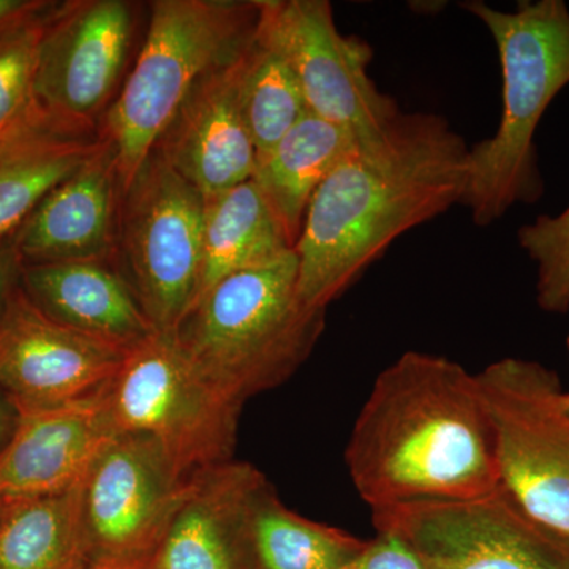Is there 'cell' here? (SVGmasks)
Instances as JSON below:
<instances>
[{
	"label": "cell",
	"instance_id": "1",
	"mask_svg": "<svg viewBox=\"0 0 569 569\" xmlns=\"http://www.w3.org/2000/svg\"><path fill=\"white\" fill-rule=\"evenodd\" d=\"M470 146L443 116L400 110L356 138L307 209L298 291L328 309L396 239L462 203Z\"/></svg>",
	"mask_w": 569,
	"mask_h": 569
},
{
	"label": "cell",
	"instance_id": "2",
	"mask_svg": "<svg viewBox=\"0 0 569 569\" xmlns=\"http://www.w3.org/2000/svg\"><path fill=\"white\" fill-rule=\"evenodd\" d=\"M346 462L372 511L496 493V432L477 373L445 356H400L359 411Z\"/></svg>",
	"mask_w": 569,
	"mask_h": 569
},
{
	"label": "cell",
	"instance_id": "3",
	"mask_svg": "<svg viewBox=\"0 0 569 569\" xmlns=\"http://www.w3.org/2000/svg\"><path fill=\"white\" fill-rule=\"evenodd\" d=\"M462 9L486 26L498 51L503 110L497 132L471 146L462 206L478 227L545 192L535 133L549 104L569 84V10L563 0L519 2L516 11L481 0Z\"/></svg>",
	"mask_w": 569,
	"mask_h": 569
},
{
	"label": "cell",
	"instance_id": "4",
	"mask_svg": "<svg viewBox=\"0 0 569 569\" xmlns=\"http://www.w3.org/2000/svg\"><path fill=\"white\" fill-rule=\"evenodd\" d=\"M326 313L299 296L293 249L213 284L173 335L193 369L242 408L305 365L323 335Z\"/></svg>",
	"mask_w": 569,
	"mask_h": 569
},
{
	"label": "cell",
	"instance_id": "5",
	"mask_svg": "<svg viewBox=\"0 0 569 569\" xmlns=\"http://www.w3.org/2000/svg\"><path fill=\"white\" fill-rule=\"evenodd\" d=\"M258 0H156L137 62L99 122L122 190L201 78L253 40Z\"/></svg>",
	"mask_w": 569,
	"mask_h": 569
},
{
	"label": "cell",
	"instance_id": "6",
	"mask_svg": "<svg viewBox=\"0 0 569 569\" xmlns=\"http://www.w3.org/2000/svg\"><path fill=\"white\" fill-rule=\"evenodd\" d=\"M204 208L157 151L122 190L112 266L157 332H174L200 299Z\"/></svg>",
	"mask_w": 569,
	"mask_h": 569
},
{
	"label": "cell",
	"instance_id": "7",
	"mask_svg": "<svg viewBox=\"0 0 569 569\" xmlns=\"http://www.w3.org/2000/svg\"><path fill=\"white\" fill-rule=\"evenodd\" d=\"M118 436H144L183 478L233 460L241 407L187 361L173 332L133 348L103 388Z\"/></svg>",
	"mask_w": 569,
	"mask_h": 569
},
{
	"label": "cell",
	"instance_id": "8",
	"mask_svg": "<svg viewBox=\"0 0 569 569\" xmlns=\"http://www.w3.org/2000/svg\"><path fill=\"white\" fill-rule=\"evenodd\" d=\"M477 380L496 432L501 490L535 522L569 539V417L559 373L503 358Z\"/></svg>",
	"mask_w": 569,
	"mask_h": 569
},
{
	"label": "cell",
	"instance_id": "9",
	"mask_svg": "<svg viewBox=\"0 0 569 569\" xmlns=\"http://www.w3.org/2000/svg\"><path fill=\"white\" fill-rule=\"evenodd\" d=\"M257 37L290 66L318 118L367 137L400 111L370 78L369 44L339 32L328 0H258Z\"/></svg>",
	"mask_w": 569,
	"mask_h": 569
},
{
	"label": "cell",
	"instance_id": "10",
	"mask_svg": "<svg viewBox=\"0 0 569 569\" xmlns=\"http://www.w3.org/2000/svg\"><path fill=\"white\" fill-rule=\"evenodd\" d=\"M426 569H569V539L535 522L503 492L471 501H419L373 509Z\"/></svg>",
	"mask_w": 569,
	"mask_h": 569
},
{
	"label": "cell",
	"instance_id": "11",
	"mask_svg": "<svg viewBox=\"0 0 569 569\" xmlns=\"http://www.w3.org/2000/svg\"><path fill=\"white\" fill-rule=\"evenodd\" d=\"M190 479L144 436H118L82 482V526L89 561L148 567Z\"/></svg>",
	"mask_w": 569,
	"mask_h": 569
},
{
	"label": "cell",
	"instance_id": "12",
	"mask_svg": "<svg viewBox=\"0 0 569 569\" xmlns=\"http://www.w3.org/2000/svg\"><path fill=\"white\" fill-rule=\"evenodd\" d=\"M127 0L56 2L41 37L37 104L59 121L99 127L121 81L134 32Z\"/></svg>",
	"mask_w": 569,
	"mask_h": 569
},
{
	"label": "cell",
	"instance_id": "13",
	"mask_svg": "<svg viewBox=\"0 0 569 569\" xmlns=\"http://www.w3.org/2000/svg\"><path fill=\"white\" fill-rule=\"evenodd\" d=\"M130 351L52 320L20 283L0 316V389L13 406L74 402L102 391Z\"/></svg>",
	"mask_w": 569,
	"mask_h": 569
},
{
	"label": "cell",
	"instance_id": "14",
	"mask_svg": "<svg viewBox=\"0 0 569 569\" xmlns=\"http://www.w3.org/2000/svg\"><path fill=\"white\" fill-rule=\"evenodd\" d=\"M13 408L17 425L0 451V501L77 489L118 437L103 389L61 406Z\"/></svg>",
	"mask_w": 569,
	"mask_h": 569
},
{
	"label": "cell",
	"instance_id": "15",
	"mask_svg": "<svg viewBox=\"0 0 569 569\" xmlns=\"http://www.w3.org/2000/svg\"><path fill=\"white\" fill-rule=\"evenodd\" d=\"M249 44L193 86L153 149L206 198L250 181L257 164L239 96Z\"/></svg>",
	"mask_w": 569,
	"mask_h": 569
},
{
	"label": "cell",
	"instance_id": "16",
	"mask_svg": "<svg viewBox=\"0 0 569 569\" xmlns=\"http://www.w3.org/2000/svg\"><path fill=\"white\" fill-rule=\"evenodd\" d=\"M268 485L252 463L234 460L193 475L148 569H246L250 518Z\"/></svg>",
	"mask_w": 569,
	"mask_h": 569
},
{
	"label": "cell",
	"instance_id": "17",
	"mask_svg": "<svg viewBox=\"0 0 569 569\" xmlns=\"http://www.w3.org/2000/svg\"><path fill=\"white\" fill-rule=\"evenodd\" d=\"M121 194L114 153L104 141L102 151L51 190L11 233L24 264L99 261L112 266Z\"/></svg>",
	"mask_w": 569,
	"mask_h": 569
},
{
	"label": "cell",
	"instance_id": "18",
	"mask_svg": "<svg viewBox=\"0 0 569 569\" xmlns=\"http://www.w3.org/2000/svg\"><path fill=\"white\" fill-rule=\"evenodd\" d=\"M22 290L48 317L133 350L157 335L114 266L99 261L24 264Z\"/></svg>",
	"mask_w": 569,
	"mask_h": 569
},
{
	"label": "cell",
	"instance_id": "19",
	"mask_svg": "<svg viewBox=\"0 0 569 569\" xmlns=\"http://www.w3.org/2000/svg\"><path fill=\"white\" fill-rule=\"evenodd\" d=\"M103 146L99 127L59 121L41 108L0 134V239L14 233L51 190Z\"/></svg>",
	"mask_w": 569,
	"mask_h": 569
},
{
	"label": "cell",
	"instance_id": "20",
	"mask_svg": "<svg viewBox=\"0 0 569 569\" xmlns=\"http://www.w3.org/2000/svg\"><path fill=\"white\" fill-rule=\"evenodd\" d=\"M356 138L346 127L307 112L271 149L258 153L252 181L279 217L293 249L313 194Z\"/></svg>",
	"mask_w": 569,
	"mask_h": 569
},
{
	"label": "cell",
	"instance_id": "21",
	"mask_svg": "<svg viewBox=\"0 0 569 569\" xmlns=\"http://www.w3.org/2000/svg\"><path fill=\"white\" fill-rule=\"evenodd\" d=\"M290 250L282 222L252 179L206 198L200 298L224 277L272 263Z\"/></svg>",
	"mask_w": 569,
	"mask_h": 569
},
{
	"label": "cell",
	"instance_id": "22",
	"mask_svg": "<svg viewBox=\"0 0 569 569\" xmlns=\"http://www.w3.org/2000/svg\"><path fill=\"white\" fill-rule=\"evenodd\" d=\"M82 485L61 496L0 505V569H82L89 563Z\"/></svg>",
	"mask_w": 569,
	"mask_h": 569
},
{
	"label": "cell",
	"instance_id": "23",
	"mask_svg": "<svg viewBox=\"0 0 569 569\" xmlns=\"http://www.w3.org/2000/svg\"><path fill=\"white\" fill-rule=\"evenodd\" d=\"M249 546L258 569H342L365 541L296 515L268 485L254 501Z\"/></svg>",
	"mask_w": 569,
	"mask_h": 569
},
{
	"label": "cell",
	"instance_id": "24",
	"mask_svg": "<svg viewBox=\"0 0 569 569\" xmlns=\"http://www.w3.org/2000/svg\"><path fill=\"white\" fill-rule=\"evenodd\" d=\"M239 96L257 156L271 149L309 112L290 66L258 39L257 31L242 61Z\"/></svg>",
	"mask_w": 569,
	"mask_h": 569
},
{
	"label": "cell",
	"instance_id": "25",
	"mask_svg": "<svg viewBox=\"0 0 569 569\" xmlns=\"http://www.w3.org/2000/svg\"><path fill=\"white\" fill-rule=\"evenodd\" d=\"M47 9L0 33V134L9 132L39 110L36 77Z\"/></svg>",
	"mask_w": 569,
	"mask_h": 569
},
{
	"label": "cell",
	"instance_id": "26",
	"mask_svg": "<svg viewBox=\"0 0 569 569\" xmlns=\"http://www.w3.org/2000/svg\"><path fill=\"white\" fill-rule=\"evenodd\" d=\"M520 249L537 264V302L545 312H569V206L559 216H539L518 231Z\"/></svg>",
	"mask_w": 569,
	"mask_h": 569
},
{
	"label": "cell",
	"instance_id": "27",
	"mask_svg": "<svg viewBox=\"0 0 569 569\" xmlns=\"http://www.w3.org/2000/svg\"><path fill=\"white\" fill-rule=\"evenodd\" d=\"M377 531V538L365 541L361 550L342 569H426L406 539L395 531Z\"/></svg>",
	"mask_w": 569,
	"mask_h": 569
},
{
	"label": "cell",
	"instance_id": "28",
	"mask_svg": "<svg viewBox=\"0 0 569 569\" xmlns=\"http://www.w3.org/2000/svg\"><path fill=\"white\" fill-rule=\"evenodd\" d=\"M22 269L24 261L14 247L11 234L0 239V316L6 310L10 296L21 283Z\"/></svg>",
	"mask_w": 569,
	"mask_h": 569
},
{
	"label": "cell",
	"instance_id": "29",
	"mask_svg": "<svg viewBox=\"0 0 569 569\" xmlns=\"http://www.w3.org/2000/svg\"><path fill=\"white\" fill-rule=\"evenodd\" d=\"M50 3L44 0H0V33L47 9Z\"/></svg>",
	"mask_w": 569,
	"mask_h": 569
},
{
	"label": "cell",
	"instance_id": "30",
	"mask_svg": "<svg viewBox=\"0 0 569 569\" xmlns=\"http://www.w3.org/2000/svg\"><path fill=\"white\" fill-rule=\"evenodd\" d=\"M17 425V411L7 397L0 396V451L9 443Z\"/></svg>",
	"mask_w": 569,
	"mask_h": 569
},
{
	"label": "cell",
	"instance_id": "31",
	"mask_svg": "<svg viewBox=\"0 0 569 569\" xmlns=\"http://www.w3.org/2000/svg\"><path fill=\"white\" fill-rule=\"evenodd\" d=\"M82 569H148L141 565L123 563V561L116 560H91Z\"/></svg>",
	"mask_w": 569,
	"mask_h": 569
},
{
	"label": "cell",
	"instance_id": "32",
	"mask_svg": "<svg viewBox=\"0 0 569 569\" xmlns=\"http://www.w3.org/2000/svg\"><path fill=\"white\" fill-rule=\"evenodd\" d=\"M560 406L561 410L565 411V415L569 417V392H563L560 397Z\"/></svg>",
	"mask_w": 569,
	"mask_h": 569
},
{
	"label": "cell",
	"instance_id": "33",
	"mask_svg": "<svg viewBox=\"0 0 569 569\" xmlns=\"http://www.w3.org/2000/svg\"><path fill=\"white\" fill-rule=\"evenodd\" d=\"M567 350H568V356H569V336H568V339H567Z\"/></svg>",
	"mask_w": 569,
	"mask_h": 569
},
{
	"label": "cell",
	"instance_id": "34",
	"mask_svg": "<svg viewBox=\"0 0 569 569\" xmlns=\"http://www.w3.org/2000/svg\"><path fill=\"white\" fill-rule=\"evenodd\" d=\"M0 505H2V501H0Z\"/></svg>",
	"mask_w": 569,
	"mask_h": 569
}]
</instances>
